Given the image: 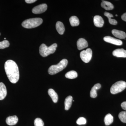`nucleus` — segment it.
Wrapping results in <instances>:
<instances>
[{
  "label": "nucleus",
  "instance_id": "9d476101",
  "mask_svg": "<svg viewBox=\"0 0 126 126\" xmlns=\"http://www.w3.org/2000/svg\"><path fill=\"white\" fill-rule=\"evenodd\" d=\"M77 46L78 49L79 50H81L87 48L88 46V44L85 39L80 38L77 41Z\"/></svg>",
  "mask_w": 126,
  "mask_h": 126
},
{
  "label": "nucleus",
  "instance_id": "393cba45",
  "mask_svg": "<svg viewBox=\"0 0 126 126\" xmlns=\"http://www.w3.org/2000/svg\"><path fill=\"white\" fill-rule=\"evenodd\" d=\"M10 45V43L9 41L6 40L0 42V49H4L5 48H7Z\"/></svg>",
  "mask_w": 126,
  "mask_h": 126
},
{
  "label": "nucleus",
  "instance_id": "423d86ee",
  "mask_svg": "<svg viewBox=\"0 0 126 126\" xmlns=\"http://www.w3.org/2000/svg\"><path fill=\"white\" fill-rule=\"evenodd\" d=\"M92 56V52L91 49L88 48L86 50H83L80 53V57L81 59L85 63L90 61Z\"/></svg>",
  "mask_w": 126,
  "mask_h": 126
},
{
  "label": "nucleus",
  "instance_id": "a878e982",
  "mask_svg": "<svg viewBox=\"0 0 126 126\" xmlns=\"http://www.w3.org/2000/svg\"><path fill=\"white\" fill-rule=\"evenodd\" d=\"M35 126H44V123L41 118H36L34 122Z\"/></svg>",
  "mask_w": 126,
  "mask_h": 126
},
{
  "label": "nucleus",
  "instance_id": "c85d7f7f",
  "mask_svg": "<svg viewBox=\"0 0 126 126\" xmlns=\"http://www.w3.org/2000/svg\"><path fill=\"white\" fill-rule=\"evenodd\" d=\"M36 0H25V1L28 4H32L36 1Z\"/></svg>",
  "mask_w": 126,
  "mask_h": 126
},
{
  "label": "nucleus",
  "instance_id": "a211bd4d",
  "mask_svg": "<svg viewBox=\"0 0 126 126\" xmlns=\"http://www.w3.org/2000/svg\"><path fill=\"white\" fill-rule=\"evenodd\" d=\"M101 6L102 8L107 10H112L114 8V6L111 3L106 1H102Z\"/></svg>",
  "mask_w": 126,
  "mask_h": 126
},
{
  "label": "nucleus",
  "instance_id": "0eeeda50",
  "mask_svg": "<svg viewBox=\"0 0 126 126\" xmlns=\"http://www.w3.org/2000/svg\"><path fill=\"white\" fill-rule=\"evenodd\" d=\"M47 5L43 4L35 6L32 9V12L35 14H40L45 12L47 10Z\"/></svg>",
  "mask_w": 126,
  "mask_h": 126
},
{
  "label": "nucleus",
  "instance_id": "f257e3e1",
  "mask_svg": "<svg viewBox=\"0 0 126 126\" xmlns=\"http://www.w3.org/2000/svg\"><path fill=\"white\" fill-rule=\"evenodd\" d=\"M5 70L9 81L16 83L19 79V68L16 63L11 60H7L5 64Z\"/></svg>",
  "mask_w": 126,
  "mask_h": 126
},
{
  "label": "nucleus",
  "instance_id": "39448f33",
  "mask_svg": "<svg viewBox=\"0 0 126 126\" xmlns=\"http://www.w3.org/2000/svg\"><path fill=\"white\" fill-rule=\"evenodd\" d=\"M126 87V82L123 81H118L112 86L110 89V92L112 94H116L123 91Z\"/></svg>",
  "mask_w": 126,
  "mask_h": 126
},
{
  "label": "nucleus",
  "instance_id": "1a4fd4ad",
  "mask_svg": "<svg viewBox=\"0 0 126 126\" xmlns=\"http://www.w3.org/2000/svg\"><path fill=\"white\" fill-rule=\"evenodd\" d=\"M93 21L94 25L97 27H103L104 24L103 19L101 16L99 15H96L94 16L93 19Z\"/></svg>",
  "mask_w": 126,
  "mask_h": 126
},
{
  "label": "nucleus",
  "instance_id": "7ed1b4c3",
  "mask_svg": "<svg viewBox=\"0 0 126 126\" xmlns=\"http://www.w3.org/2000/svg\"><path fill=\"white\" fill-rule=\"evenodd\" d=\"M57 47V45L56 43L53 44L49 47L45 44H42L39 47L40 54L43 57H46L50 54L54 53L56 51Z\"/></svg>",
  "mask_w": 126,
  "mask_h": 126
},
{
  "label": "nucleus",
  "instance_id": "9b49d317",
  "mask_svg": "<svg viewBox=\"0 0 126 126\" xmlns=\"http://www.w3.org/2000/svg\"><path fill=\"white\" fill-rule=\"evenodd\" d=\"M112 54L116 57L126 58V50L123 49H118L113 51Z\"/></svg>",
  "mask_w": 126,
  "mask_h": 126
},
{
  "label": "nucleus",
  "instance_id": "ddd939ff",
  "mask_svg": "<svg viewBox=\"0 0 126 126\" xmlns=\"http://www.w3.org/2000/svg\"><path fill=\"white\" fill-rule=\"evenodd\" d=\"M7 95V89L4 84L2 82L0 83V100L4 99Z\"/></svg>",
  "mask_w": 126,
  "mask_h": 126
},
{
  "label": "nucleus",
  "instance_id": "f3484780",
  "mask_svg": "<svg viewBox=\"0 0 126 126\" xmlns=\"http://www.w3.org/2000/svg\"><path fill=\"white\" fill-rule=\"evenodd\" d=\"M48 93L50 96L52 98L53 102L55 103H57L58 99V94L54 90L52 89H50L48 90Z\"/></svg>",
  "mask_w": 126,
  "mask_h": 126
},
{
  "label": "nucleus",
  "instance_id": "dca6fc26",
  "mask_svg": "<svg viewBox=\"0 0 126 126\" xmlns=\"http://www.w3.org/2000/svg\"><path fill=\"white\" fill-rule=\"evenodd\" d=\"M56 29L60 34L63 35L65 31V27L63 24L60 21H58L56 24Z\"/></svg>",
  "mask_w": 126,
  "mask_h": 126
},
{
  "label": "nucleus",
  "instance_id": "aec40b11",
  "mask_svg": "<svg viewBox=\"0 0 126 126\" xmlns=\"http://www.w3.org/2000/svg\"><path fill=\"white\" fill-rule=\"evenodd\" d=\"M70 25L72 26H77L79 24V21L78 18L75 16H71L69 19Z\"/></svg>",
  "mask_w": 126,
  "mask_h": 126
},
{
  "label": "nucleus",
  "instance_id": "c756f323",
  "mask_svg": "<svg viewBox=\"0 0 126 126\" xmlns=\"http://www.w3.org/2000/svg\"><path fill=\"white\" fill-rule=\"evenodd\" d=\"M121 18L123 20L126 22V12L122 16Z\"/></svg>",
  "mask_w": 126,
  "mask_h": 126
},
{
  "label": "nucleus",
  "instance_id": "2eb2a0df",
  "mask_svg": "<svg viewBox=\"0 0 126 126\" xmlns=\"http://www.w3.org/2000/svg\"><path fill=\"white\" fill-rule=\"evenodd\" d=\"M18 118L16 116H11L7 117L6 122L7 124L9 126H13L15 125L17 123Z\"/></svg>",
  "mask_w": 126,
  "mask_h": 126
},
{
  "label": "nucleus",
  "instance_id": "4468645a",
  "mask_svg": "<svg viewBox=\"0 0 126 126\" xmlns=\"http://www.w3.org/2000/svg\"><path fill=\"white\" fill-rule=\"evenodd\" d=\"M101 87V84L99 83H97L92 88L90 92V96L91 97L93 98H95L97 96V90L99 89Z\"/></svg>",
  "mask_w": 126,
  "mask_h": 126
},
{
  "label": "nucleus",
  "instance_id": "f8f14e48",
  "mask_svg": "<svg viewBox=\"0 0 126 126\" xmlns=\"http://www.w3.org/2000/svg\"><path fill=\"white\" fill-rule=\"evenodd\" d=\"M112 33L114 36L120 39H125L126 37V33L124 32L118 30L113 29Z\"/></svg>",
  "mask_w": 126,
  "mask_h": 126
},
{
  "label": "nucleus",
  "instance_id": "412c9836",
  "mask_svg": "<svg viewBox=\"0 0 126 126\" xmlns=\"http://www.w3.org/2000/svg\"><path fill=\"white\" fill-rule=\"evenodd\" d=\"M113 117L110 113L106 115L104 118V121L106 126H109L113 122Z\"/></svg>",
  "mask_w": 126,
  "mask_h": 126
},
{
  "label": "nucleus",
  "instance_id": "2f4dec72",
  "mask_svg": "<svg viewBox=\"0 0 126 126\" xmlns=\"http://www.w3.org/2000/svg\"><path fill=\"white\" fill-rule=\"evenodd\" d=\"M0 35H1V34H0Z\"/></svg>",
  "mask_w": 126,
  "mask_h": 126
},
{
  "label": "nucleus",
  "instance_id": "7c9ffc66",
  "mask_svg": "<svg viewBox=\"0 0 126 126\" xmlns=\"http://www.w3.org/2000/svg\"><path fill=\"white\" fill-rule=\"evenodd\" d=\"M116 16H117V15H116Z\"/></svg>",
  "mask_w": 126,
  "mask_h": 126
},
{
  "label": "nucleus",
  "instance_id": "6ab92c4d",
  "mask_svg": "<svg viewBox=\"0 0 126 126\" xmlns=\"http://www.w3.org/2000/svg\"><path fill=\"white\" fill-rule=\"evenodd\" d=\"M72 101H73V97L71 96H69L65 98L64 102L65 105V109L66 110H68L72 106Z\"/></svg>",
  "mask_w": 126,
  "mask_h": 126
},
{
  "label": "nucleus",
  "instance_id": "b1692460",
  "mask_svg": "<svg viewBox=\"0 0 126 126\" xmlns=\"http://www.w3.org/2000/svg\"><path fill=\"white\" fill-rule=\"evenodd\" d=\"M118 117L121 121L126 123V111H122L119 113Z\"/></svg>",
  "mask_w": 126,
  "mask_h": 126
},
{
  "label": "nucleus",
  "instance_id": "20e7f679",
  "mask_svg": "<svg viewBox=\"0 0 126 126\" xmlns=\"http://www.w3.org/2000/svg\"><path fill=\"white\" fill-rule=\"evenodd\" d=\"M43 19L40 18H34L24 21L22 26L26 29H32L38 27L43 23Z\"/></svg>",
  "mask_w": 126,
  "mask_h": 126
},
{
  "label": "nucleus",
  "instance_id": "4be33fe9",
  "mask_svg": "<svg viewBox=\"0 0 126 126\" xmlns=\"http://www.w3.org/2000/svg\"><path fill=\"white\" fill-rule=\"evenodd\" d=\"M104 15L108 18L109 22L110 24L112 25H116L117 24V21L116 20L111 19L112 17H113V16L112 14L107 12H105L104 13Z\"/></svg>",
  "mask_w": 126,
  "mask_h": 126
},
{
  "label": "nucleus",
  "instance_id": "cd10ccee",
  "mask_svg": "<svg viewBox=\"0 0 126 126\" xmlns=\"http://www.w3.org/2000/svg\"><path fill=\"white\" fill-rule=\"evenodd\" d=\"M121 106L123 109L126 111V102H124L122 103Z\"/></svg>",
  "mask_w": 126,
  "mask_h": 126
},
{
  "label": "nucleus",
  "instance_id": "f03ea898",
  "mask_svg": "<svg viewBox=\"0 0 126 126\" xmlns=\"http://www.w3.org/2000/svg\"><path fill=\"white\" fill-rule=\"evenodd\" d=\"M68 63L67 59H63L57 65H52L50 67L48 70L49 74L53 75L62 71L67 67Z\"/></svg>",
  "mask_w": 126,
  "mask_h": 126
},
{
  "label": "nucleus",
  "instance_id": "5701e85b",
  "mask_svg": "<svg viewBox=\"0 0 126 126\" xmlns=\"http://www.w3.org/2000/svg\"><path fill=\"white\" fill-rule=\"evenodd\" d=\"M66 78L69 79L76 78L78 77V74L75 71L72 70L67 72L65 75Z\"/></svg>",
  "mask_w": 126,
  "mask_h": 126
},
{
  "label": "nucleus",
  "instance_id": "bb28decb",
  "mask_svg": "<svg viewBox=\"0 0 126 126\" xmlns=\"http://www.w3.org/2000/svg\"><path fill=\"white\" fill-rule=\"evenodd\" d=\"M87 123L86 118L83 117L79 118L77 121V123L78 125H84Z\"/></svg>",
  "mask_w": 126,
  "mask_h": 126
},
{
  "label": "nucleus",
  "instance_id": "6e6552de",
  "mask_svg": "<svg viewBox=\"0 0 126 126\" xmlns=\"http://www.w3.org/2000/svg\"><path fill=\"white\" fill-rule=\"evenodd\" d=\"M103 40L106 42L111 43L115 45L120 46L123 43L122 41L110 36H105L103 38Z\"/></svg>",
  "mask_w": 126,
  "mask_h": 126
}]
</instances>
